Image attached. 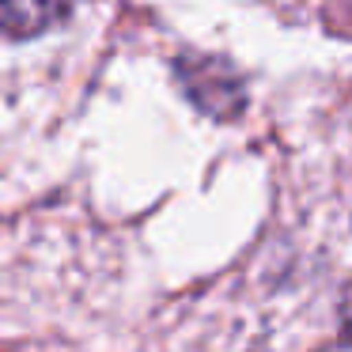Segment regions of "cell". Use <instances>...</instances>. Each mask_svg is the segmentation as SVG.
Masks as SVG:
<instances>
[{
  "label": "cell",
  "mask_w": 352,
  "mask_h": 352,
  "mask_svg": "<svg viewBox=\"0 0 352 352\" xmlns=\"http://www.w3.org/2000/svg\"><path fill=\"white\" fill-rule=\"evenodd\" d=\"M69 0H0V31L12 38H27V34L46 31L57 23Z\"/></svg>",
  "instance_id": "obj_1"
},
{
  "label": "cell",
  "mask_w": 352,
  "mask_h": 352,
  "mask_svg": "<svg viewBox=\"0 0 352 352\" xmlns=\"http://www.w3.org/2000/svg\"><path fill=\"white\" fill-rule=\"evenodd\" d=\"M341 329H344V341H352V284H349L344 303H341Z\"/></svg>",
  "instance_id": "obj_2"
}]
</instances>
